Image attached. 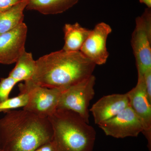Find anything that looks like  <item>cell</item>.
Here are the masks:
<instances>
[{"label":"cell","mask_w":151,"mask_h":151,"mask_svg":"<svg viewBox=\"0 0 151 151\" xmlns=\"http://www.w3.org/2000/svg\"><path fill=\"white\" fill-rule=\"evenodd\" d=\"M96 78L92 74L81 82L63 90L57 109L73 111L89 124V107L95 94Z\"/></svg>","instance_id":"6"},{"label":"cell","mask_w":151,"mask_h":151,"mask_svg":"<svg viewBox=\"0 0 151 151\" xmlns=\"http://www.w3.org/2000/svg\"><path fill=\"white\" fill-rule=\"evenodd\" d=\"M91 30L78 23L66 24L63 27L65 42L62 49L69 52L80 51Z\"/></svg>","instance_id":"12"},{"label":"cell","mask_w":151,"mask_h":151,"mask_svg":"<svg viewBox=\"0 0 151 151\" xmlns=\"http://www.w3.org/2000/svg\"><path fill=\"white\" fill-rule=\"evenodd\" d=\"M27 2L24 0L4 12L0 13V35L15 28L23 23L24 12Z\"/></svg>","instance_id":"14"},{"label":"cell","mask_w":151,"mask_h":151,"mask_svg":"<svg viewBox=\"0 0 151 151\" xmlns=\"http://www.w3.org/2000/svg\"><path fill=\"white\" fill-rule=\"evenodd\" d=\"M141 4H144L147 6L148 8L151 9V0H139Z\"/></svg>","instance_id":"21"},{"label":"cell","mask_w":151,"mask_h":151,"mask_svg":"<svg viewBox=\"0 0 151 151\" xmlns=\"http://www.w3.org/2000/svg\"><path fill=\"white\" fill-rule=\"evenodd\" d=\"M143 76L146 93L151 101V68L147 70Z\"/></svg>","instance_id":"18"},{"label":"cell","mask_w":151,"mask_h":151,"mask_svg":"<svg viewBox=\"0 0 151 151\" xmlns=\"http://www.w3.org/2000/svg\"><path fill=\"white\" fill-rule=\"evenodd\" d=\"M35 151H52L51 142L40 146Z\"/></svg>","instance_id":"20"},{"label":"cell","mask_w":151,"mask_h":151,"mask_svg":"<svg viewBox=\"0 0 151 151\" xmlns=\"http://www.w3.org/2000/svg\"><path fill=\"white\" fill-rule=\"evenodd\" d=\"M20 93H26L29 97L27 105L23 108L40 117L48 118L57 109L63 89L40 86L31 80L19 85Z\"/></svg>","instance_id":"4"},{"label":"cell","mask_w":151,"mask_h":151,"mask_svg":"<svg viewBox=\"0 0 151 151\" xmlns=\"http://www.w3.org/2000/svg\"><path fill=\"white\" fill-rule=\"evenodd\" d=\"M26 9L45 15L62 13L73 7L79 0H26Z\"/></svg>","instance_id":"13"},{"label":"cell","mask_w":151,"mask_h":151,"mask_svg":"<svg viewBox=\"0 0 151 151\" xmlns=\"http://www.w3.org/2000/svg\"><path fill=\"white\" fill-rule=\"evenodd\" d=\"M112 31L111 26L107 24H97L91 30L81 47V53L96 65L105 64L109 55L106 45L107 38Z\"/></svg>","instance_id":"8"},{"label":"cell","mask_w":151,"mask_h":151,"mask_svg":"<svg viewBox=\"0 0 151 151\" xmlns=\"http://www.w3.org/2000/svg\"><path fill=\"white\" fill-rule=\"evenodd\" d=\"M98 126L105 135L117 139L137 137L143 132L139 119L129 105L115 117Z\"/></svg>","instance_id":"7"},{"label":"cell","mask_w":151,"mask_h":151,"mask_svg":"<svg viewBox=\"0 0 151 151\" xmlns=\"http://www.w3.org/2000/svg\"><path fill=\"white\" fill-rule=\"evenodd\" d=\"M0 151H3V150H0Z\"/></svg>","instance_id":"22"},{"label":"cell","mask_w":151,"mask_h":151,"mask_svg":"<svg viewBox=\"0 0 151 151\" xmlns=\"http://www.w3.org/2000/svg\"><path fill=\"white\" fill-rule=\"evenodd\" d=\"M15 66L11 71L9 76L18 83L32 79L36 69V60L30 52L24 51L17 60Z\"/></svg>","instance_id":"15"},{"label":"cell","mask_w":151,"mask_h":151,"mask_svg":"<svg viewBox=\"0 0 151 151\" xmlns=\"http://www.w3.org/2000/svg\"><path fill=\"white\" fill-rule=\"evenodd\" d=\"M52 128V151H93L96 133L77 113L57 109L48 117Z\"/></svg>","instance_id":"3"},{"label":"cell","mask_w":151,"mask_h":151,"mask_svg":"<svg viewBox=\"0 0 151 151\" xmlns=\"http://www.w3.org/2000/svg\"><path fill=\"white\" fill-rule=\"evenodd\" d=\"M24 0H0V13L4 12Z\"/></svg>","instance_id":"19"},{"label":"cell","mask_w":151,"mask_h":151,"mask_svg":"<svg viewBox=\"0 0 151 151\" xmlns=\"http://www.w3.org/2000/svg\"><path fill=\"white\" fill-rule=\"evenodd\" d=\"M29 97L26 93H19L17 96L8 98L0 103V112H6L16 108H24L28 102Z\"/></svg>","instance_id":"16"},{"label":"cell","mask_w":151,"mask_h":151,"mask_svg":"<svg viewBox=\"0 0 151 151\" xmlns=\"http://www.w3.org/2000/svg\"><path fill=\"white\" fill-rule=\"evenodd\" d=\"M18 82L13 78L8 76L1 78L0 81V103L9 98L12 89Z\"/></svg>","instance_id":"17"},{"label":"cell","mask_w":151,"mask_h":151,"mask_svg":"<svg viewBox=\"0 0 151 151\" xmlns=\"http://www.w3.org/2000/svg\"><path fill=\"white\" fill-rule=\"evenodd\" d=\"M131 44L138 75H144L151 68V10L147 8L136 19Z\"/></svg>","instance_id":"5"},{"label":"cell","mask_w":151,"mask_h":151,"mask_svg":"<svg viewBox=\"0 0 151 151\" xmlns=\"http://www.w3.org/2000/svg\"><path fill=\"white\" fill-rule=\"evenodd\" d=\"M96 65L80 51L62 49L36 60L31 80L40 86L65 90L92 75Z\"/></svg>","instance_id":"2"},{"label":"cell","mask_w":151,"mask_h":151,"mask_svg":"<svg viewBox=\"0 0 151 151\" xmlns=\"http://www.w3.org/2000/svg\"><path fill=\"white\" fill-rule=\"evenodd\" d=\"M127 94L129 105L140 121L142 133L147 140L148 147L151 151V101L146 93L143 76L138 75L137 85Z\"/></svg>","instance_id":"9"},{"label":"cell","mask_w":151,"mask_h":151,"mask_svg":"<svg viewBox=\"0 0 151 151\" xmlns=\"http://www.w3.org/2000/svg\"><path fill=\"white\" fill-rule=\"evenodd\" d=\"M27 27L22 23L15 28L0 35V63H16L25 51Z\"/></svg>","instance_id":"10"},{"label":"cell","mask_w":151,"mask_h":151,"mask_svg":"<svg viewBox=\"0 0 151 151\" xmlns=\"http://www.w3.org/2000/svg\"><path fill=\"white\" fill-rule=\"evenodd\" d=\"M129 106L127 93L112 94L100 98L89 111L94 117V123L99 125L115 117Z\"/></svg>","instance_id":"11"},{"label":"cell","mask_w":151,"mask_h":151,"mask_svg":"<svg viewBox=\"0 0 151 151\" xmlns=\"http://www.w3.org/2000/svg\"><path fill=\"white\" fill-rule=\"evenodd\" d=\"M5 113L0 119V150L35 151L51 142L53 132L48 118L23 109Z\"/></svg>","instance_id":"1"}]
</instances>
